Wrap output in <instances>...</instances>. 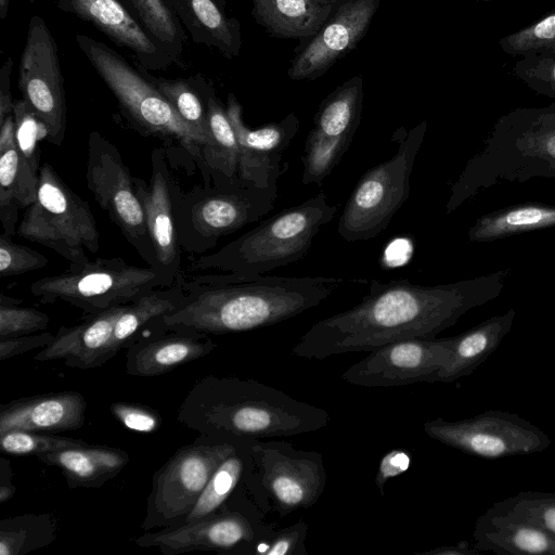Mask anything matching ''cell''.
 Here are the masks:
<instances>
[{
	"label": "cell",
	"instance_id": "cell-55",
	"mask_svg": "<svg viewBox=\"0 0 555 555\" xmlns=\"http://www.w3.org/2000/svg\"><path fill=\"white\" fill-rule=\"evenodd\" d=\"M221 9H225L227 0H214Z\"/></svg>",
	"mask_w": 555,
	"mask_h": 555
},
{
	"label": "cell",
	"instance_id": "cell-29",
	"mask_svg": "<svg viewBox=\"0 0 555 555\" xmlns=\"http://www.w3.org/2000/svg\"><path fill=\"white\" fill-rule=\"evenodd\" d=\"M516 315L511 308L493 315L468 331L453 336L449 361L439 372L437 382L453 383L472 375L500 346L512 330Z\"/></svg>",
	"mask_w": 555,
	"mask_h": 555
},
{
	"label": "cell",
	"instance_id": "cell-42",
	"mask_svg": "<svg viewBox=\"0 0 555 555\" xmlns=\"http://www.w3.org/2000/svg\"><path fill=\"white\" fill-rule=\"evenodd\" d=\"M89 442L74 439L52 433L30 431L13 429L0 435V448L2 453L10 455H37L73 447H79Z\"/></svg>",
	"mask_w": 555,
	"mask_h": 555
},
{
	"label": "cell",
	"instance_id": "cell-2",
	"mask_svg": "<svg viewBox=\"0 0 555 555\" xmlns=\"http://www.w3.org/2000/svg\"><path fill=\"white\" fill-rule=\"evenodd\" d=\"M345 282L334 278H285L234 273L184 276L183 301L150 325L202 334L253 331L319 306Z\"/></svg>",
	"mask_w": 555,
	"mask_h": 555
},
{
	"label": "cell",
	"instance_id": "cell-53",
	"mask_svg": "<svg viewBox=\"0 0 555 555\" xmlns=\"http://www.w3.org/2000/svg\"><path fill=\"white\" fill-rule=\"evenodd\" d=\"M417 554L422 555H472V554H480V552L474 546H469L465 542H461L456 545L451 546H439L434 550L418 552Z\"/></svg>",
	"mask_w": 555,
	"mask_h": 555
},
{
	"label": "cell",
	"instance_id": "cell-31",
	"mask_svg": "<svg viewBox=\"0 0 555 555\" xmlns=\"http://www.w3.org/2000/svg\"><path fill=\"white\" fill-rule=\"evenodd\" d=\"M363 76L354 75L337 86L319 105L312 130L325 138L352 142L363 107Z\"/></svg>",
	"mask_w": 555,
	"mask_h": 555
},
{
	"label": "cell",
	"instance_id": "cell-35",
	"mask_svg": "<svg viewBox=\"0 0 555 555\" xmlns=\"http://www.w3.org/2000/svg\"><path fill=\"white\" fill-rule=\"evenodd\" d=\"M20 156L14 135L13 113L0 124V221L4 235L16 234L22 209Z\"/></svg>",
	"mask_w": 555,
	"mask_h": 555
},
{
	"label": "cell",
	"instance_id": "cell-3",
	"mask_svg": "<svg viewBox=\"0 0 555 555\" xmlns=\"http://www.w3.org/2000/svg\"><path fill=\"white\" fill-rule=\"evenodd\" d=\"M178 421L222 440L291 437L325 427L326 410L251 378L208 375L189 390Z\"/></svg>",
	"mask_w": 555,
	"mask_h": 555
},
{
	"label": "cell",
	"instance_id": "cell-47",
	"mask_svg": "<svg viewBox=\"0 0 555 555\" xmlns=\"http://www.w3.org/2000/svg\"><path fill=\"white\" fill-rule=\"evenodd\" d=\"M308 524L300 518L291 526L273 529L269 540L261 547L260 555H308L305 541Z\"/></svg>",
	"mask_w": 555,
	"mask_h": 555
},
{
	"label": "cell",
	"instance_id": "cell-58",
	"mask_svg": "<svg viewBox=\"0 0 555 555\" xmlns=\"http://www.w3.org/2000/svg\"><path fill=\"white\" fill-rule=\"evenodd\" d=\"M30 2H33L34 0H29Z\"/></svg>",
	"mask_w": 555,
	"mask_h": 555
},
{
	"label": "cell",
	"instance_id": "cell-15",
	"mask_svg": "<svg viewBox=\"0 0 555 555\" xmlns=\"http://www.w3.org/2000/svg\"><path fill=\"white\" fill-rule=\"evenodd\" d=\"M259 508L242 512L222 507L196 521L156 532L145 531L134 542L155 547L165 555L191 551H215L236 555H256L269 540L274 527L263 521Z\"/></svg>",
	"mask_w": 555,
	"mask_h": 555
},
{
	"label": "cell",
	"instance_id": "cell-50",
	"mask_svg": "<svg viewBox=\"0 0 555 555\" xmlns=\"http://www.w3.org/2000/svg\"><path fill=\"white\" fill-rule=\"evenodd\" d=\"M410 466L409 454L401 449H393L387 452L380 460L375 476V485L382 495L385 494L384 487L393 477L403 474Z\"/></svg>",
	"mask_w": 555,
	"mask_h": 555
},
{
	"label": "cell",
	"instance_id": "cell-32",
	"mask_svg": "<svg viewBox=\"0 0 555 555\" xmlns=\"http://www.w3.org/2000/svg\"><path fill=\"white\" fill-rule=\"evenodd\" d=\"M209 131L212 144L203 152L204 163L212 182L230 180L238 175V142L225 106L218 98L214 86L205 79Z\"/></svg>",
	"mask_w": 555,
	"mask_h": 555
},
{
	"label": "cell",
	"instance_id": "cell-19",
	"mask_svg": "<svg viewBox=\"0 0 555 555\" xmlns=\"http://www.w3.org/2000/svg\"><path fill=\"white\" fill-rule=\"evenodd\" d=\"M133 182L156 255V270L168 287L178 285L185 276L176 223V201L181 188L170 171L169 156L164 147H156L151 153L150 181L133 177Z\"/></svg>",
	"mask_w": 555,
	"mask_h": 555
},
{
	"label": "cell",
	"instance_id": "cell-44",
	"mask_svg": "<svg viewBox=\"0 0 555 555\" xmlns=\"http://www.w3.org/2000/svg\"><path fill=\"white\" fill-rule=\"evenodd\" d=\"M22 300L0 296V337L35 334L48 327L50 318L42 311L20 307Z\"/></svg>",
	"mask_w": 555,
	"mask_h": 555
},
{
	"label": "cell",
	"instance_id": "cell-10",
	"mask_svg": "<svg viewBox=\"0 0 555 555\" xmlns=\"http://www.w3.org/2000/svg\"><path fill=\"white\" fill-rule=\"evenodd\" d=\"M16 234L43 245L80 266L96 253L100 234L89 204L44 163L40 167L36 201L24 211Z\"/></svg>",
	"mask_w": 555,
	"mask_h": 555
},
{
	"label": "cell",
	"instance_id": "cell-48",
	"mask_svg": "<svg viewBox=\"0 0 555 555\" xmlns=\"http://www.w3.org/2000/svg\"><path fill=\"white\" fill-rule=\"evenodd\" d=\"M111 412L122 426L142 434L154 433L162 424L156 411L141 404L115 402L111 405Z\"/></svg>",
	"mask_w": 555,
	"mask_h": 555
},
{
	"label": "cell",
	"instance_id": "cell-25",
	"mask_svg": "<svg viewBox=\"0 0 555 555\" xmlns=\"http://www.w3.org/2000/svg\"><path fill=\"white\" fill-rule=\"evenodd\" d=\"M341 0H250L251 15L278 39L306 40L328 20Z\"/></svg>",
	"mask_w": 555,
	"mask_h": 555
},
{
	"label": "cell",
	"instance_id": "cell-54",
	"mask_svg": "<svg viewBox=\"0 0 555 555\" xmlns=\"http://www.w3.org/2000/svg\"><path fill=\"white\" fill-rule=\"evenodd\" d=\"M10 0H0V18L4 20L9 12Z\"/></svg>",
	"mask_w": 555,
	"mask_h": 555
},
{
	"label": "cell",
	"instance_id": "cell-41",
	"mask_svg": "<svg viewBox=\"0 0 555 555\" xmlns=\"http://www.w3.org/2000/svg\"><path fill=\"white\" fill-rule=\"evenodd\" d=\"M351 143L348 140L325 138L311 129L302 155V183L321 184L341 160Z\"/></svg>",
	"mask_w": 555,
	"mask_h": 555
},
{
	"label": "cell",
	"instance_id": "cell-6",
	"mask_svg": "<svg viewBox=\"0 0 555 555\" xmlns=\"http://www.w3.org/2000/svg\"><path fill=\"white\" fill-rule=\"evenodd\" d=\"M76 42L94 70L116 98L122 114L141 131L155 135L168 146L181 150L199 168L204 182H211L203 152L210 141L190 127L146 77L117 51L87 35Z\"/></svg>",
	"mask_w": 555,
	"mask_h": 555
},
{
	"label": "cell",
	"instance_id": "cell-23",
	"mask_svg": "<svg viewBox=\"0 0 555 555\" xmlns=\"http://www.w3.org/2000/svg\"><path fill=\"white\" fill-rule=\"evenodd\" d=\"M157 331V334L135 338L128 346L127 374L140 377L162 375L206 357L217 347L207 334L160 328Z\"/></svg>",
	"mask_w": 555,
	"mask_h": 555
},
{
	"label": "cell",
	"instance_id": "cell-43",
	"mask_svg": "<svg viewBox=\"0 0 555 555\" xmlns=\"http://www.w3.org/2000/svg\"><path fill=\"white\" fill-rule=\"evenodd\" d=\"M520 56L513 74L534 92L555 100V52L538 49Z\"/></svg>",
	"mask_w": 555,
	"mask_h": 555
},
{
	"label": "cell",
	"instance_id": "cell-18",
	"mask_svg": "<svg viewBox=\"0 0 555 555\" xmlns=\"http://www.w3.org/2000/svg\"><path fill=\"white\" fill-rule=\"evenodd\" d=\"M380 0H341L311 37L299 41L287 68L296 81H313L356 50L378 11Z\"/></svg>",
	"mask_w": 555,
	"mask_h": 555
},
{
	"label": "cell",
	"instance_id": "cell-52",
	"mask_svg": "<svg viewBox=\"0 0 555 555\" xmlns=\"http://www.w3.org/2000/svg\"><path fill=\"white\" fill-rule=\"evenodd\" d=\"M16 488L12 483V470L7 459L0 460V503H5L15 494Z\"/></svg>",
	"mask_w": 555,
	"mask_h": 555
},
{
	"label": "cell",
	"instance_id": "cell-59",
	"mask_svg": "<svg viewBox=\"0 0 555 555\" xmlns=\"http://www.w3.org/2000/svg\"><path fill=\"white\" fill-rule=\"evenodd\" d=\"M122 1V0H121Z\"/></svg>",
	"mask_w": 555,
	"mask_h": 555
},
{
	"label": "cell",
	"instance_id": "cell-33",
	"mask_svg": "<svg viewBox=\"0 0 555 555\" xmlns=\"http://www.w3.org/2000/svg\"><path fill=\"white\" fill-rule=\"evenodd\" d=\"M184 297L185 293L178 284L170 287H158L129 304L114 326L104 356L105 363L121 348L129 346L137 335L154 320L175 310Z\"/></svg>",
	"mask_w": 555,
	"mask_h": 555
},
{
	"label": "cell",
	"instance_id": "cell-40",
	"mask_svg": "<svg viewBox=\"0 0 555 555\" xmlns=\"http://www.w3.org/2000/svg\"><path fill=\"white\" fill-rule=\"evenodd\" d=\"M486 512L530 524L555 539V492L521 491L494 503Z\"/></svg>",
	"mask_w": 555,
	"mask_h": 555
},
{
	"label": "cell",
	"instance_id": "cell-17",
	"mask_svg": "<svg viewBox=\"0 0 555 555\" xmlns=\"http://www.w3.org/2000/svg\"><path fill=\"white\" fill-rule=\"evenodd\" d=\"M453 337L413 338L384 345L350 365L341 378L362 387H398L437 383L449 361Z\"/></svg>",
	"mask_w": 555,
	"mask_h": 555
},
{
	"label": "cell",
	"instance_id": "cell-1",
	"mask_svg": "<svg viewBox=\"0 0 555 555\" xmlns=\"http://www.w3.org/2000/svg\"><path fill=\"white\" fill-rule=\"evenodd\" d=\"M508 273L509 269H502L434 286L408 280L371 281L358 305L314 323L292 353L322 360L347 352H370L398 340L435 338L470 309L495 299Z\"/></svg>",
	"mask_w": 555,
	"mask_h": 555
},
{
	"label": "cell",
	"instance_id": "cell-24",
	"mask_svg": "<svg viewBox=\"0 0 555 555\" xmlns=\"http://www.w3.org/2000/svg\"><path fill=\"white\" fill-rule=\"evenodd\" d=\"M129 304L115 306L105 311L87 315L75 326H62L53 340L34 359L37 361L64 360L76 369H92L105 363L104 356L114 326Z\"/></svg>",
	"mask_w": 555,
	"mask_h": 555
},
{
	"label": "cell",
	"instance_id": "cell-21",
	"mask_svg": "<svg viewBox=\"0 0 555 555\" xmlns=\"http://www.w3.org/2000/svg\"><path fill=\"white\" fill-rule=\"evenodd\" d=\"M56 7L92 24L118 47L130 50L140 66L166 70L175 63L121 0H54Z\"/></svg>",
	"mask_w": 555,
	"mask_h": 555
},
{
	"label": "cell",
	"instance_id": "cell-45",
	"mask_svg": "<svg viewBox=\"0 0 555 555\" xmlns=\"http://www.w3.org/2000/svg\"><path fill=\"white\" fill-rule=\"evenodd\" d=\"M555 42V11L528 27L507 35L500 40V47L512 56L525 52L547 49Z\"/></svg>",
	"mask_w": 555,
	"mask_h": 555
},
{
	"label": "cell",
	"instance_id": "cell-37",
	"mask_svg": "<svg viewBox=\"0 0 555 555\" xmlns=\"http://www.w3.org/2000/svg\"><path fill=\"white\" fill-rule=\"evenodd\" d=\"M145 74L157 90L172 105L178 115L212 144L204 91L206 78L202 75H196L189 78L171 79L155 77L147 74V72H145Z\"/></svg>",
	"mask_w": 555,
	"mask_h": 555
},
{
	"label": "cell",
	"instance_id": "cell-20",
	"mask_svg": "<svg viewBox=\"0 0 555 555\" xmlns=\"http://www.w3.org/2000/svg\"><path fill=\"white\" fill-rule=\"evenodd\" d=\"M225 109L238 142V177L260 188L275 186L282 156L299 129V118L292 112L280 121L250 129L233 93L228 94Z\"/></svg>",
	"mask_w": 555,
	"mask_h": 555
},
{
	"label": "cell",
	"instance_id": "cell-8",
	"mask_svg": "<svg viewBox=\"0 0 555 555\" xmlns=\"http://www.w3.org/2000/svg\"><path fill=\"white\" fill-rule=\"evenodd\" d=\"M326 481L322 453L296 449L287 441L248 440V463L242 482L262 513L284 517L310 508L323 494Z\"/></svg>",
	"mask_w": 555,
	"mask_h": 555
},
{
	"label": "cell",
	"instance_id": "cell-27",
	"mask_svg": "<svg viewBox=\"0 0 555 555\" xmlns=\"http://www.w3.org/2000/svg\"><path fill=\"white\" fill-rule=\"evenodd\" d=\"M36 457L57 467L69 488H99L129 462L128 453L121 449L91 443L40 453Z\"/></svg>",
	"mask_w": 555,
	"mask_h": 555
},
{
	"label": "cell",
	"instance_id": "cell-39",
	"mask_svg": "<svg viewBox=\"0 0 555 555\" xmlns=\"http://www.w3.org/2000/svg\"><path fill=\"white\" fill-rule=\"evenodd\" d=\"M155 42L172 57L180 62L188 40L185 30L177 15L164 0H122Z\"/></svg>",
	"mask_w": 555,
	"mask_h": 555
},
{
	"label": "cell",
	"instance_id": "cell-26",
	"mask_svg": "<svg viewBox=\"0 0 555 555\" xmlns=\"http://www.w3.org/2000/svg\"><path fill=\"white\" fill-rule=\"evenodd\" d=\"M198 44L218 50L224 57H236L242 48L241 24L225 15L214 0H164Z\"/></svg>",
	"mask_w": 555,
	"mask_h": 555
},
{
	"label": "cell",
	"instance_id": "cell-9",
	"mask_svg": "<svg viewBox=\"0 0 555 555\" xmlns=\"http://www.w3.org/2000/svg\"><path fill=\"white\" fill-rule=\"evenodd\" d=\"M158 287L168 286L153 267H137L114 257L70 264L60 274L34 281L29 292L41 304L64 301L90 315L131 304Z\"/></svg>",
	"mask_w": 555,
	"mask_h": 555
},
{
	"label": "cell",
	"instance_id": "cell-4",
	"mask_svg": "<svg viewBox=\"0 0 555 555\" xmlns=\"http://www.w3.org/2000/svg\"><path fill=\"white\" fill-rule=\"evenodd\" d=\"M555 179V101L518 107L499 118L483 147L451 186L447 211L495 183Z\"/></svg>",
	"mask_w": 555,
	"mask_h": 555
},
{
	"label": "cell",
	"instance_id": "cell-7",
	"mask_svg": "<svg viewBox=\"0 0 555 555\" xmlns=\"http://www.w3.org/2000/svg\"><path fill=\"white\" fill-rule=\"evenodd\" d=\"M278 186L260 188L241 179L207 182L180 190L176 223L181 249L203 254L219 238L258 221L273 207Z\"/></svg>",
	"mask_w": 555,
	"mask_h": 555
},
{
	"label": "cell",
	"instance_id": "cell-14",
	"mask_svg": "<svg viewBox=\"0 0 555 555\" xmlns=\"http://www.w3.org/2000/svg\"><path fill=\"white\" fill-rule=\"evenodd\" d=\"M426 435L463 453L482 459H505L542 452L551 439L524 417L506 411L488 410L470 418L424 424Z\"/></svg>",
	"mask_w": 555,
	"mask_h": 555
},
{
	"label": "cell",
	"instance_id": "cell-28",
	"mask_svg": "<svg viewBox=\"0 0 555 555\" xmlns=\"http://www.w3.org/2000/svg\"><path fill=\"white\" fill-rule=\"evenodd\" d=\"M474 546L499 555H555V539L542 529L485 512L475 522Z\"/></svg>",
	"mask_w": 555,
	"mask_h": 555
},
{
	"label": "cell",
	"instance_id": "cell-16",
	"mask_svg": "<svg viewBox=\"0 0 555 555\" xmlns=\"http://www.w3.org/2000/svg\"><path fill=\"white\" fill-rule=\"evenodd\" d=\"M22 99L48 129V142L61 145L66 131L64 78L57 47L46 21L31 16L18 69Z\"/></svg>",
	"mask_w": 555,
	"mask_h": 555
},
{
	"label": "cell",
	"instance_id": "cell-36",
	"mask_svg": "<svg viewBox=\"0 0 555 555\" xmlns=\"http://www.w3.org/2000/svg\"><path fill=\"white\" fill-rule=\"evenodd\" d=\"M248 440H242L237 449L221 462L180 525L199 520L223 507L245 475L248 463Z\"/></svg>",
	"mask_w": 555,
	"mask_h": 555
},
{
	"label": "cell",
	"instance_id": "cell-38",
	"mask_svg": "<svg viewBox=\"0 0 555 555\" xmlns=\"http://www.w3.org/2000/svg\"><path fill=\"white\" fill-rule=\"evenodd\" d=\"M56 518L50 513H27L0 520V555H26L50 545Z\"/></svg>",
	"mask_w": 555,
	"mask_h": 555
},
{
	"label": "cell",
	"instance_id": "cell-57",
	"mask_svg": "<svg viewBox=\"0 0 555 555\" xmlns=\"http://www.w3.org/2000/svg\"><path fill=\"white\" fill-rule=\"evenodd\" d=\"M477 1L490 2V1H493V0H477Z\"/></svg>",
	"mask_w": 555,
	"mask_h": 555
},
{
	"label": "cell",
	"instance_id": "cell-5",
	"mask_svg": "<svg viewBox=\"0 0 555 555\" xmlns=\"http://www.w3.org/2000/svg\"><path fill=\"white\" fill-rule=\"evenodd\" d=\"M336 212L337 207L320 192L271 216L216 253L199 256L191 269L218 270L247 278L263 275L304 258L314 236Z\"/></svg>",
	"mask_w": 555,
	"mask_h": 555
},
{
	"label": "cell",
	"instance_id": "cell-56",
	"mask_svg": "<svg viewBox=\"0 0 555 555\" xmlns=\"http://www.w3.org/2000/svg\"><path fill=\"white\" fill-rule=\"evenodd\" d=\"M546 50H550V51H552V52H555V42H554V44H553V46H551V47H550V48H547Z\"/></svg>",
	"mask_w": 555,
	"mask_h": 555
},
{
	"label": "cell",
	"instance_id": "cell-12",
	"mask_svg": "<svg viewBox=\"0 0 555 555\" xmlns=\"http://www.w3.org/2000/svg\"><path fill=\"white\" fill-rule=\"evenodd\" d=\"M242 440L192 443L177 452L154 474L141 528H173L189 514L208 480Z\"/></svg>",
	"mask_w": 555,
	"mask_h": 555
},
{
	"label": "cell",
	"instance_id": "cell-13",
	"mask_svg": "<svg viewBox=\"0 0 555 555\" xmlns=\"http://www.w3.org/2000/svg\"><path fill=\"white\" fill-rule=\"evenodd\" d=\"M86 182L111 221L140 257L156 270V255L133 176L117 147L98 131H91L88 138Z\"/></svg>",
	"mask_w": 555,
	"mask_h": 555
},
{
	"label": "cell",
	"instance_id": "cell-22",
	"mask_svg": "<svg viewBox=\"0 0 555 555\" xmlns=\"http://www.w3.org/2000/svg\"><path fill=\"white\" fill-rule=\"evenodd\" d=\"M87 401L73 390L18 398L0 406V435L13 430L60 433L80 428Z\"/></svg>",
	"mask_w": 555,
	"mask_h": 555
},
{
	"label": "cell",
	"instance_id": "cell-46",
	"mask_svg": "<svg viewBox=\"0 0 555 555\" xmlns=\"http://www.w3.org/2000/svg\"><path fill=\"white\" fill-rule=\"evenodd\" d=\"M49 260L39 251L15 244L10 236L0 234V276L9 278L46 267Z\"/></svg>",
	"mask_w": 555,
	"mask_h": 555
},
{
	"label": "cell",
	"instance_id": "cell-49",
	"mask_svg": "<svg viewBox=\"0 0 555 555\" xmlns=\"http://www.w3.org/2000/svg\"><path fill=\"white\" fill-rule=\"evenodd\" d=\"M54 338L48 332L13 337H0V361H4L37 348L47 347Z\"/></svg>",
	"mask_w": 555,
	"mask_h": 555
},
{
	"label": "cell",
	"instance_id": "cell-11",
	"mask_svg": "<svg viewBox=\"0 0 555 555\" xmlns=\"http://www.w3.org/2000/svg\"><path fill=\"white\" fill-rule=\"evenodd\" d=\"M426 130L427 122L422 121L404 132L396 154L360 178L338 220L341 238L371 240L387 228L410 195V178Z\"/></svg>",
	"mask_w": 555,
	"mask_h": 555
},
{
	"label": "cell",
	"instance_id": "cell-30",
	"mask_svg": "<svg viewBox=\"0 0 555 555\" xmlns=\"http://www.w3.org/2000/svg\"><path fill=\"white\" fill-rule=\"evenodd\" d=\"M555 227V205L527 202L485 214L468 230L470 242H490Z\"/></svg>",
	"mask_w": 555,
	"mask_h": 555
},
{
	"label": "cell",
	"instance_id": "cell-51",
	"mask_svg": "<svg viewBox=\"0 0 555 555\" xmlns=\"http://www.w3.org/2000/svg\"><path fill=\"white\" fill-rule=\"evenodd\" d=\"M12 68L13 61L8 57L0 70V124L13 113L14 101L10 89Z\"/></svg>",
	"mask_w": 555,
	"mask_h": 555
},
{
	"label": "cell",
	"instance_id": "cell-34",
	"mask_svg": "<svg viewBox=\"0 0 555 555\" xmlns=\"http://www.w3.org/2000/svg\"><path fill=\"white\" fill-rule=\"evenodd\" d=\"M14 135L20 156L22 207L36 201L40 171V142L48 140V129L23 99L13 106Z\"/></svg>",
	"mask_w": 555,
	"mask_h": 555
}]
</instances>
